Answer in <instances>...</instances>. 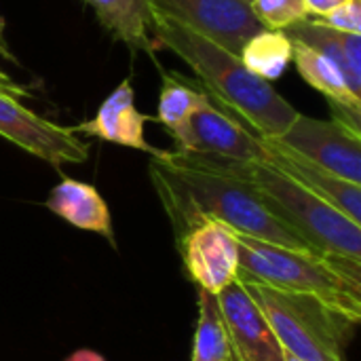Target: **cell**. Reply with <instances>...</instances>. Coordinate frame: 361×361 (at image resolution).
Here are the masks:
<instances>
[{"label":"cell","mask_w":361,"mask_h":361,"mask_svg":"<svg viewBox=\"0 0 361 361\" xmlns=\"http://www.w3.org/2000/svg\"><path fill=\"white\" fill-rule=\"evenodd\" d=\"M250 6L264 30H286L309 19L305 0H250Z\"/></svg>","instance_id":"44dd1931"},{"label":"cell","mask_w":361,"mask_h":361,"mask_svg":"<svg viewBox=\"0 0 361 361\" xmlns=\"http://www.w3.org/2000/svg\"><path fill=\"white\" fill-rule=\"evenodd\" d=\"M178 250L197 290L220 294L239 279L237 235L218 220H199L178 241Z\"/></svg>","instance_id":"9c48e42d"},{"label":"cell","mask_w":361,"mask_h":361,"mask_svg":"<svg viewBox=\"0 0 361 361\" xmlns=\"http://www.w3.org/2000/svg\"><path fill=\"white\" fill-rule=\"evenodd\" d=\"M150 116L142 114L135 108V93L129 80H123L99 106L91 121L78 123L70 127L76 135L85 133L91 137H99L110 144L127 146L133 150L148 152L150 157L159 154V148L150 146L146 140V121Z\"/></svg>","instance_id":"4fadbf2b"},{"label":"cell","mask_w":361,"mask_h":361,"mask_svg":"<svg viewBox=\"0 0 361 361\" xmlns=\"http://www.w3.org/2000/svg\"><path fill=\"white\" fill-rule=\"evenodd\" d=\"M281 32H286L290 40L300 42L330 59L343 72L351 93L361 97V38L357 34H345L326 27L311 17Z\"/></svg>","instance_id":"5bb4252c"},{"label":"cell","mask_w":361,"mask_h":361,"mask_svg":"<svg viewBox=\"0 0 361 361\" xmlns=\"http://www.w3.org/2000/svg\"><path fill=\"white\" fill-rule=\"evenodd\" d=\"M347 2H349V0H305L309 17H311V15H313V17H324V15H328L330 11H334V8H338V6H343V4H347Z\"/></svg>","instance_id":"603a6c76"},{"label":"cell","mask_w":361,"mask_h":361,"mask_svg":"<svg viewBox=\"0 0 361 361\" xmlns=\"http://www.w3.org/2000/svg\"><path fill=\"white\" fill-rule=\"evenodd\" d=\"M152 32L165 49L192 68L209 102L254 135L281 137L300 114L271 82L252 74L239 55L228 53L176 19L152 13Z\"/></svg>","instance_id":"7a4b0ae2"},{"label":"cell","mask_w":361,"mask_h":361,"mask_svg":"<svg viewBox=\"0 0 361 361\" xmlns=\"http://www.w3.org/2000/svg\"><path fill=\"white\" fill-rule=\"evenodd\" d=\"M148 4L152 13L176 19L233 55L264 30L247 0H148Z\"/></svg>","instance_id":"8992f818"},{"label":"cell","mask_w":361,"mask_h":361,"mask_svg":"<svg viewBox=\"0 0 361 361\" xmlns=\"http://www.w3.org/2000/svg\"><path fill=\"white\" fill-rule=\"evenodd\" d=\"M150 178L178 241L199 220L209 218L243 237L292 250H311L269 212L247 182L207 165L197 152L159 150L150 159Z\"/></svg>","instance_id":"6da1fadb"},{"label":"cell","mask_w":361,"mask_h":361,"mask_svg":"<svg viewBox=\"0 0 361 361\" xmlns=\"http://www.w3.org/2000/svg\"><path fill=\"white\" fill-rule=\"evenodd\" d=\"M207 165L247 182L269 212L294 231L311 250L361 260V224L328 201L262 161H235L197 152Z\"/></svg>","instance_id":"277c9868"},{"label":"cell","mask_w":361,"mask_h":361,"mask_svg":"<svg viewBox=\"0 0 361 361\" xmlns=\"http://www.w3.org/2000/svg\"><path fill=\"white\" fill-rule=\"evenodd\" d=\"M239 59L262 80H277L292 61V40L281 30H260L241 47Z\"/></svg>","instance_id":"ffe728a7"},{"label":"cell","mask_w":361,"mask_h":361,"mask_svg":"<svg viewBox=\"0 0 361 361\" xmlns=\"http://www.w3.org/2000/svg\"><path fill=\"white\" fill-rule=\"evenodd\" d=\"M237 361H283V349L245 286L237 279L216 294Z\"/></svg>","instance_id":"30bf717a"},{"label":"cell","mask_w":361,"mask_h":361,"mask_svg":"<svg viewBox=\"0 0 361 361\" xmlns=\"http://www.w3.org/2000/svg\"><path fill=\"white\" fill-rule=\"evenodd\" d=\"M76 357H78V361H106L99 353H95V351H91V349H80V351H76Z\"/></svg>","instance_id":"d4e9b609"},{"label":"cell","mask_w":361,"mask_h":361,"mask_svg":"<svg viewBox=\"0 0 361 361\" xmlns=\"http://www.w3.org/2000/svg\"><path fill=\"white\" fill-rule=\"evenodd\" d=\"M207 102L209 97L192 85H186L180 74H163V87L154 121H159L178 142L184 135L190 116Z\"/></svg>","instance_id":"ac0fdd59"},{"label":"cell","mask_w":361,"mask_h":361,"mask_svg":"<svg viewBox=\"0 0 361 361\" xmlns=\"http://www.w3.org/2000/svg\"><path fill=\"white\" fill-rule=\"evenodd\" d=\"M262 144V163L279 169L300 186H305L309 192L317 195L319 199L328 201L332 207H336L341 214H345L349 220L361 224V186L351 184L328 169L311 163L309 159L296 154L288 146H283L277 140L260 137Z\"/></svg>","instance_id":"7c38bea8"},{"label":"cell","mask_w":361,"mask_h":361,"mask_svg":"<svg viewBox=\"0 0 361 361\" xmlns=\"http://www.w3.org/2000/svg\"><path fill=\"white\" fill-rule=\"evenodd\" d=\"M0 135L53 167L85 163L89 157V146L70 127L38 116L4 91H0Z\"/></svg>","instance_id":"52a82bcc"},{"label":"cell","mask_w":361,"mask_h":361,"mask_svg":"<svg viewBox=\"0 0 361 361\" xmlns=\"http://www.w3.org/2000/svg\"><path fill=\"white\" fill-rule=\"evenodd\" d=\"M47 207L74 228L97 233L114 245L112 216L95 186L66 178L53 186Z\"/></svg>","instance_id":"9a60e30c"},{"label":"cell","mask_w":361,"mask_h":361,"mask_svg":"<svg viewBox=\"0 0 361 361\" xmlns=\"http://www.w3.org/2000/svg\"><path fill=\"white\" fill-rule=\"evenodd\" d=\"M283 361H300V360H296L294 355H290V353H286V351H283Z\"/></svg>","instance_id":"4316f807"},{"label":"cell","mask_w":361,"mask_h":361,"mask_svg":"<svg viewBox=\"0 0 361 361\" xmlns=\"http://www.w3.org/2000/svg\"><path fill=\"white\" fill-rule=\"evenodd\" d=\"M292 59L300 76L313 89L324 93L330 106H341V108L361 112V97L351 93L343 72L330 59H326L322 53L294 40H292Z\"/></svg>","instance_id":"e0dca14e"},{"label":"cell","mask_w":361,"mask_h":361,"mask_svg":"<svg viewBox=\"0 0 361 361\" xmlns=\"http://www.w3.org/2000/svg\"><path fill=\"white\" fill-rule=\"evenodd\" d=\"M0 91H4V93H8V95H13V97H25L27 95V91H25V87H21L19 82H15L6 72H2L0 70Z\"/></svg>","instance_id":"cb8c5ba5"},{"label":"cell","mask_w":361,"mask_h":361,"mask_svg":"<svg viewBox=\"0 0 361 361\" xmlns=\"http://www.w3.org/2000/svg\"><path fill=\"white\" fill-rule=\"evenodd\" d=\"M0 53H2L4 57L13 59V55H11V51H8V44H6V40H4V21H2V19H0Z\"/></svg>","instance_id":"484cf974"},{"label":"cell","mask_w":361,"mask_h":361,"mask_svg":"<svg viewBox=\"0 0 361 361\" xmlns=\"http://www.w3.org/2000/svg\"><path fill=\"white\" fill-rule=\"evenodd\" d=\"M197 332L190 361H237L216 294L197 290Z\"/></svg>","instance_id":"d6986e66"},{"label":"cell","mask_w":361,"mask_h":361,"mask_svg":"<svg viewBox=\"0 0 361 361\" xmlns=\"http://www.w3.org/2000/svg\"><path fill=\"white\" fill-rule=\"evenodd\" d=\"M275 140L330 173L361 186V135L345 125L298 114L288 131Z\"/></svg>","instance_id":"ba28073f"},{"label":"cell","mask_w":361,"mask_h":361,"mask_svg":"<svg viewBox=\"0 0 361 361\" xmlns=\"http://www.w3.org/2000/svg\"><path fill=\"white\" fill-rule=\"evenodd\" d=\"M176 144V150L184 152H201L235 161H262L260 137L212 102L203 104L190 116L184 135Z\"/></svg>","instance_id":"8fae6325"},{"label":"cell","mask_w":361,"mask_h":361,"mask_svg":"<svg viewBox=\"0 0 361 361\" xmlns=\"http://www.w3.org/2000/svg\"><path fill=\"white\" fill-rule=\"evenodd\" d=\"M267 315L281 349L300 361H345L343 347L355 324L315 298L239 279Z\"/></svg>","instance_id":"5b68a950"},{"label":"cell","mask_w":361,"mask_h":361,"mask_svg":"<svg viewBox=\"0 0 361 361\" xmlns=\"http://www.w3.org/2000/svg\"><path fill=\"white\" fill-rule=\"evenodd\" d=\"M237 241L239 279L315 298L355 326L360 324L361 260L281 247L243 235H237Z\"/></svg>","instance_id":"3957f363"},{"label":"cell","mask_w":361,"mask_h":361,"mask_svg":"<svg viewBox=\"0 0 361 361\" xmlns=\"http://www.w3.org/2000/svg\"><path fill=\"white\" fill-rule=\"evenodd\" d=\"M99 23L133 51L152 53V8L148 0H82Z\"/></svg>","instance_id":"2e32d148"},{"label":"cell","mask_w":361,"mask_h":361,"mask_svg":"<svg viewBox=\"0 0 361 361\" xmlns=\"http://www.w3.org/2000/svg\"><path fill=\"white\" fill-rule=\"evenodd\" d=\"M247 2H250V0H247Z\"/></svg>","instance_id":"83f0119b"},{"label":"cell","mask_w":361,"mask_h":361,"mask_svg":"<svg viewBox=\"0 0 361 361\" xmlns=\"http://www.w3.org/2000/svg\"><path fill=\"white\" fill-rule=\"evenodd\" d=\"M326 27L345 32V34H361V0H349L347 4L330 11L324 17H315Z\"/></svg>","instance_id":"7402d4cb"}]
</instances>
